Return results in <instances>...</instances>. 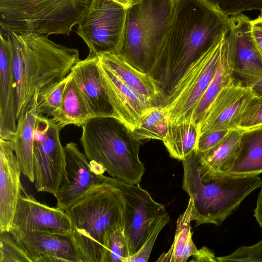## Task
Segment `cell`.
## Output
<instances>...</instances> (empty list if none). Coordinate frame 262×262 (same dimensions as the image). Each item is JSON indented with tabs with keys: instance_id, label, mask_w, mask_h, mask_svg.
I'll return each mask as SVG.
<instances>
[{
	"instance_id": "6da1fadb",
	"label": "cell",
	"mask_w": 262,
	"mask_h": 262,
	"mask_svg": "<svg viewBox=\"0 0 262 262\" xmlns=\"http://www.w3.org/2000/svg\"><path fill=\"white\" fill-rule=\"evenodd\" d=\"M229 16L207 0H174L164 39L148 71L167 97L188 67L223 34Z\"/></svg>"
},
{
	"instance_id": "7a4b0ae2",
	"label": "cell",
	"mask_w": 262,
	"mask_h": 262,
	"mask_svg": "<svg viewBox=\"0 0 262 262\" xmlns=\"http://www.w3.org/2000/svg\"><path fill=\"white\" fill-rule=\"evenodd\" d=\"M9 32L14 48L16 116L35 97L63 79L79 59L77 49L58 44L47 35Z\"/></svg>"
},
{
	"instance_id": "3957f363",
	"label": "cell",
	"mask_w": 262,
	"mask_h": 262,
	"mask_svg": "<svg viewBox=\"0 0 262 262\" xmlns=\"http://www.w3.org/2000/svg\"><path fill=\"white\" fill-rule=\"evenodd\" d=\"M66 212L72 223L70 237L83 262H102L107 233L124 227V200L113 178L89 190Z\"/></svg>"
},
{
	"instance_id": "277c9868",
	"label": "cell",
	"mask_w": 262,
	"mask_h": 262,
	"mask_svg": "<svg viewBox=\"0 0 262 262\" xmlns=\"http://www.w3.org/2000/svg\"><path fill=\"white\" fill-rule=\"evenodd\" d=\"M183 188L192 199L195 227L221 225L253 191L261 187L258 175L227 174L202 178L196 150L182 160Z\"/></svg>"
},
{
	"instance_id": "5b68a950",
	"label": "cell",
	"mask_w": 262,
	"mask_h": 262,
	"mask_svg": "<svg viewBox=\"0 0 262 262\" xmlns=\"http://www.w3.org/2000/svg\"><path fill=\"white\" fill-rule=\"evenodd\" d=\"M82 127L80 142L89 161L99 164L121 182L140 183L145 171L139 156L141 141L114 117H93Z\"/></svg>"
},
{
	"instance_id": "8992f818",
	"label": "cell",
	"mask_w": 262,
	"mask_h": 262,
	"mask_svg": "<svg viewBox=\"0 0 262 262\" xmlns=\"http://www.w3.org/2000/svg\"><path fill=\"white\" fill-rule=\"evenodd\" d=\"M91 0H0V30L69 35Z\"/></svg>"
},
{
	"instance_id": "52a82bcc",
	"label": "cell",
	"mask_w": 262,
	"mask_h": 262,
	"mask_svg": "<svg viewBox=\"0 0 262 262\" xmlns=\"http://www.w3.org/2000/svg\"><path fill=\"white\" fill-rule=\"evenodd\" d=\"M174 0H142L127 9L123 44L119 53L148 73L165 36Z\"/></svg>"
},
{
	"instance_id": "ba28073f",
	"label": "cell",
	"mask_w": 262,
	"mask_h": 262,
	"mask_svg": "<svg viewBox=\"0 0 262 262\" xmlns=\"http://www.w3.org/2000/svg\"><path fill=\"white\" fill-rule=\"evenodd\" d=\"M227 33L214 43L186 70L164 105L169 113L170 125L192 120L195 108L210 83L220 63Z\"/></svg>"
},
{
	"instance_id": "9c48e42d",
	"label": "cell",
	"mask_w": 262,
	"mask_h": 262,
	"mask_svg": "<svg viewBox=\"0 0 262 262\" xmlns=\"http://www.w3.org/2000/svg\"><path fill=\"white\" fill-rule=\"evenodd\" d=\"M127 9L112 0H91L77 24V34L89 49V57L122 49Z\"/></svg>"
},
{
	"instance_id": "30bf717a",
	"label": "cell",
	"mask_w": 262,
	"mask_h": 262,
	"mask_svg": "<svg viewBox=\"0 0 262 262\" xmlns=\"http://www.w3.org/2000/svg\"><path fill=\"white\" fill-rule=\"evenodd\" d=\"M61 128L52 118L37 114L34 131L33 170L38 192L57 196L65 172L64 147L59 138Z\"/></svg>"
},
{
	"instance_id": "8fae6325",
	"label": "cell",
	"mask_w": 262,
	"mask_h": 262,
	"mask_svg": "<svg viewBox=\"0 0 262 262\" xmlns=\"http://www.w3.org/2000/svg\"><path fill=\"white\" fill-rule=\"evenodd\" d=\"M124 200V232L132 255L145 243L156 221L166 211L164 206L156 202L139 185L128 184L113 178Z\"/></svg>"
},
{
	"instance_id": "7c38bea8",
	"label": "cell",
	"mask_w": 262,
	"mask_h": 262,
	"mask_svg": "<svg viewBox=\"0 0 262 262\" xmlns=\"http://www.w3.org/2000/svg\"><path fill=\"white\" fill-rule=\"evenodd\" d=\"M66 165L65 172L56 199V206L65 211L95 186L106 182L110 177L102 166L89 161L84 154L73 142L64 147Z\"/></svg>"
},
{
	"instance_id": "4fadbf2b",
	"label": "cell",
	"mask_w": 262,
	"mask_h": 262,
	"mask_svg": "<svg viewBox=\"0 0 262 262\" xmlns=\"http://www.w3.org/2000/svg\"><path fill=\"white\" fill-rule=\"evenodd\" d=\"M251 20L243 13L230 16L227 40L234 77L252 88L262 79V56L252 35Z\"/></svg>"
},
{
	"instance_id": "5bb4252c",
	"label": "cell",
	"mask_w": 262,
	"mask_h": 262,
	"mask_svg": "<svg viewBox=\"0 0 262 262\" xmlns=\"http://www.w3.org/2000/svg\"><path fill=\"white\" fill-rule=\"evenodd\" d=\"M255 95L252 88L233 77L217 94L198 123L200 135L237 128L245 109Z\"/></svg>"
},
{
	"instance_id": "9a60e30c",
	"label": "cell",
	"mask_w": 262,
	"mask_h": 262,
	"mask_svg": "<svg viewBox=\"0 0 262 262\" xmlns=\"http://www.w3.org/2000/svg\"><path fill=\"white\" fill-rule=\"evenodd\" d=\"M98 63L101 83L112 106L115 118L132 132L138 126L142 113L155 105L99 59Z\"/></svg>"
},
{
	"instance_id": "2e32d148",
	"label": "cell",
	"mask_w": 262,
	"mask_h": 262,
	"mask_svg": "<svg viewBox=\"0 0 262 262\" xmlns=\"http://www.w3.org/2000/svg\"><path fill=\"white\" fill-rule=\"evenodd\" d=\"M11 229L70 235L72 223L66 211L39 202L24 190L18 200Z\"/></svg>"
},
{
	"instance_id": "e0dca14e",
	"label": "cell",
	"mask_w": 262,
	"mask_h": 262,
	"mask_svg": "<svg viewBox=\"0 0 262 262\" xmlns=\"http://www.w3.org/2000/svg\"><path fill=\"white\" fill-rule=\"evenodd\" d=\"M9 232L26 250L32 262H83L70 235L12 229Z\"/></svg>"
},
{
	"instance_id": "ac0fdd59",
	"label": "cell",
	"mask_w": 262,
	"mask_h": 262,
	"mask_svg": "<svg viewBox=\"0 0 262 262\" xmlns=\"http://www.w3.org/2000/svg\"><path fill=\"white\" fill-rule=\"evenodd\" d=\"M14 48L9 32L0 30V139L11 141L17 126Z\"/></svg>"
},
{
	"instance_id": "d6986e66",
	"label": "cell",
	"mask_w": 262,
	"mask_h": 262,
	"mask_svg": "<svg viewBox=\"0 0 262 262\" xmlns=\"http://www.w3.org/2000/svg\"><path fill=\"white\" fill-rule=\"evenodd\" d=\"M21 171L11 141L0 139V232L10 231L23 191Z\"/></svg>"
},
{
	"instance_id": "ffe728a7",
	"label": "cell",
	"mask_w": 262,
	"mask_h": 262,
	"mask_svg": "<svg viewBox=\"0 0 262 262\" xmlns=\"http://www.w3.org/2000/svg\"><path fill=\"white\" fill-rule=\"evenodd\" d=\"M71 71L75 84L94 117H114L109 99L102 85L98 56L79 60Z\"/></svg>"
},
{
	"instance_id": "44dd1931",
	"label": "cell",
	"mask_w": 262,
	"mask_h": 262,
	"mask_svg": "<svg viewBox=\"0 0 262 262\" xmlns=\"http://www.w3.org/2000/svg\"><path fill=\"white\" fill-rule=\"evenodd\" d=\"M244 130L239 128L231 129L213 147L202 152L196 150L202 178H214L229 174L238 154Z\"/></svg>"
},
{
	"instance_id": "7402d4cb",
	"label": "cell",
	"mask_w": 262,
	"mask_h": 262,
	"mask_svg": "<svg viewBox=\"0 0 262 262\" xmlns=\"http://www.w3.org/2000/svg\"><path fill=\"white\" fill-rule=\"evenodd\" d=\"M98 58L126 83L150 99L155 105H164L166 96L150 74L137 69L119 53H102Z\"/></svg>"
},
{
	"instance_id": "603a6c76",
	"label": "cell",
	"mask_w": 262,
	"mask_h": 262,
	"mask_svg": "<svg viewBox=\"0 0 262 262\" xmlns=\"http://www.w3.org/2000/svg\"><path fill=\"white\" fill-rule=\"evenodd\" d=\"M37 96L35 95L21 112L17 119L16 134L12 141L21 173L32 183L34 182V131L37 115Z\"/></svg>"
},
{
	"instance_id": "cb8c5ba5",
	"label": "cell",
	"mask_w": 262,
	"mask_h": 262,
	"mask_svg": "<svg viewBox=\"0 0 262 262\" xmlns=\"http://www.w3.org/2000/svg\"><path fill=\"white\" fill-rule=\"evenodd\" d=\"M262 173V126L244 130L238 154L229 174L258 175Z\"/></svg>"
},
{
	"instance_id": "d4e9b609",
	"label": "cell",
	"mask_w": 262,
	"mask_h": 262,
	"mask_svg": "<svg viewBox=\"0 0 262 262\" xmlns=\"http://www.w3.org/2000/svg\"><path fill=\"white\" fill-rule=\"evenodd\" d=\"M195 220L193 201L189 198L185 211L177 221L174 240L167 252L163 253L157 262H185L191 256L198 253L199 250L192 239L191 222Z\"/></svg>"
},
{
	"instance_id": "484cf974",
	"label": "cell",
	"mask_w": 262,
	"mask_h": 262,
	"mask_svg": "<svg viewBox=\"0 0 262 262\" xmlns=\"http://www.w3.org/2000/svg\"><path fill=\"white\" fill-rule=\"evenodd\" d=\"M93 117L72 76L67 84L60 107L52 118L62 129L70 124L82 126Z\"/></svg>"
},
{
	"instance_id": "4316f807",
	"label": "cell",
	"mask_w": 262,
	"mask_h": 262,
	"mask_svg": "<svg viewBox=\"0 0 262 262\" xmlns=\"http://www.w3.org/2000/svg\"><path fill=\"white\" fill-rule=\"evenodd\" d=\"M199 136V124L190 120L170 125L162 141L169 156L182 161L196 150Z\"/></svg>"
},
{
	"instance_id": "83f0119b",
	"label": "cell",
	"mask_w": 262,
	"mask_h": 262,
	"mask_svg": "<svg viewBox=\"0 0 262 262\" xmlns=\"http://www.w3.org/2000/svg\"><path fill=\"white\" fill-rule=\"evenodd\" d=\"M233 77V62L227 36L220 63L210 83L195 108L193 121L198 124L200 122L214 98Z\"/></svg>"
},
{
	"instance_id": "f1b7e54d",
	"label": "cell",
	"mask_w": 262,
	"mask_h": 262,
	"mask_svg": "<svg viewBox=\"0 0 262 262\" xmlns=\"http://www.w3.org/2000/svg\"><path fill=\"white\" fill-rule=\"evenodd\" d=\"M169 126V113L166 106L153 105L142 113L138 126L131 133L135 138L141 141L146 139L163 141Z\"/></svg>"
},
{
	"instance_id": "f546056e",
	"label": "cell",
	"mask_w": 262,
	"mask_h": 262,
	"mask_svg": "<svg viewBox=\"0 0 262 262\" xmlns=\"http://www.w3.org/2000/svg\"><path fill=\"white\" fill-rule=\"evenodd\" d=\"M132 255L124 227L111 229L105 236L102 262H125Z\"/></svg>"
},
{
	"instance_id": "4dcf8cb0",
	"label": "cell",
	"mask_w": 262,
	"mask_h": 262,
	"mask_svg": "<svg viewBox=\"0 0 262 262\" xmlns=\"http://www.w3.org/2000/svg\"><path fill=\"white\" fill-rule=\"evenodd\" d=\"M73 76L72 71L61 81L39 94L37 98V112L52 117L60 107L68 82Z\"/></svg>"
},
{
	"instance_id": "1f68e13d",
	"label": "cell",
	"mask_w": 262,
	"mask_h": 262,
	"mask_svg": "<svg viewBox=\"0 0 262 262\" xmlns=\"http://www.w3.org/2000/svg\"><path fill=\"white\" fill-rule=\"evenodd\" d=\"M0 262H32L26 250L9 231L0 232Z\"/></svg>"
},
{
	"instance_id": "d6a6232c",
	"label": "cell",
	"mask_w": 262,
	"mask_h": 262,
	"mask_svg": "<svg viewBox=\"0 0 262 262\" xmlns=\"http://www.w3.org/2000/svg\"><path fill=\"white\" fill-rule=\"evenodd\" d=\"M170 216L166 212L154 223L145 243L140 250L127 258L125 262L148 261L155 242L163 227L169 222Z\"/></svg>"
},
{
	"instance_id": "836d02e7",
	"label": "cell",
	"mask_w": 262,
	"mask_h": 262,
	"mask_svg": "<svg viewBox=\"0 0 262 262\" xmlns=\"http://www.w3.org/2000/svg\"><path fill=\"white\" fill-rule=\"evenodd\" d=\"M229 16L244 11L258 10L262 12V0H207Z\"/></svg>"
},
{
	"instance_id": "e575fe53",
	"label": "cell",
	"mask_w": 262,
	"mask_h": 262,
	"mask_svg": "<svg viewBox=\"0 0 262 262\" xmlns=\"http://www.w3.org/2000/svg\"><path fill=\"white\" fill-rule=\"evenodd\" d=\"M262 126V95H255L242 116L237 128L246 130Z\"/></svg>"
},
{
	"instance_id": "d590c367",
	"label": "cell",
	"mask_w": 262,
	"mask_h": 262,
	"mask_svg": "<svg viewBox=\"0 0 262 262\" xmlns=\"http://www.w3.org/2000/svg\"><path fill=\"white\" fill-rule=\"evenodd\" d=\"M218 262H262V239L250 246H241L229 255L216 257Z\"/></svg>"
},
{
	"instance_id": "8d00e7d4",
	"label": "cell",
	"mask_w": 262,
	"mask_h": 262,
	"mask_svg": "<svg viewBox=\"0 0 262 262\" xmlns=\"http://www.w3.org/2000/svg\"><path fill=\"white\" fill-rule=\"evenodd\" d=\"M230 130L212 131L200 135L196 150L202 152L213 147L225 137Z\"/></svg>"
},
{
	"instance_id": "74e56055",
	"label": "cell",
	"mask_w": 262,
	"mask_h": 262,
	"mask_svg": "<svg viewBox=\"0 0 262 262\" xmlns=\"http://www.w3.org/2000/svg\"><path fill=\"white\" fill-rule=\"evenodd\" d=\"M251 31L257 47L262 56V17L251 20Z\"/></svg>"
},
{
	"instance_id": "f35d334b",
	"label": "cell",
	"mask_w": 262,
	"mask_h": 262,
	"mask_svg": "<svg viewBox=\"0 0 262 262\" xmlns=\"http://www.w3.org/2000/svg\"><path fill=\"white\" fill-rule=\"evenodd\" d=\"M191 261H217L216 257L213 252L206 247H203L199 250L198 253L193 256Z\"/></svg>"
},
{
	"instance_id": "ab89813d",
	"label": "cell",
	"mask_w": 262,
	"mask_h": 262,
	"mask_svg": "<svg viewBox=\"0 0 262 262\" xmlns=\"http://www.w3.org/2000/svg\"><path fill=\"white\" fill-rule=\"evenodd\" d=\"M254 216L259 226L262 228V184L258 195L256 207L254 210Z\"/></svg>"
},
{
	"instance_id": "60d3db41",
	"label": "cell",
	"mask_w": 262,
	"mask_h": 262,
	"mask_svg": "<svg viewBox=\"0 0 262 262\" xmlns=\"http://www.w3.org/2000/svg\"><path fill=\"white\" fill-rule=\"evenodd\" d=\"M126 9L130 8L140 3L142 0H112Z\"/></svg>"
},
{
	"instance_id": "b9f144b4",
	"label": "cell",
	"mask_w": 262,
	"mask_h": 262,
	"mask_svg": "<svg viewBox=\"0 0 262 262\" xmlns=\"http://www.w3.org/2000/svg\"><path fill=\"white\" fill-rule=\"evenodd\" d=\"M252 89L256 95H262V79L252 87Z\"/></svg>"
},
{
	"instance_id": "7bdbcfd3",
	"label": "cell",
	"mask_w": 262,
	"mask_h": 262,
	"mask_svg": "<svg viewBox=\"0 0 262 262\" xmlns=\"http://www.w3.org/2000/svg\"><path fill=\"white\" fill-rule=\"evenodd\" d=\"M262 17V12H261L260 15Z\"/></svg>"
}]
</instances>
